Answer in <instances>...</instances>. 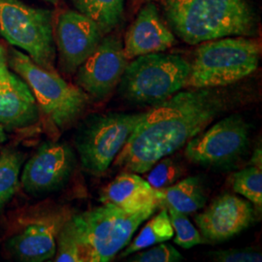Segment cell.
<instances>
[{
    "instance_id": "f1b7e54d",
    "label": "cell",
    "mask_w": 262,
    "mask_h": 262,
    "mask_svg": "<svg viewBox=\"0 0 262 262\" xmlns=\"http://www.w3.org/2000/svg\"><path fill=\"white\" fill-rule=\"evenodd\" d=\"M6 140H7V135L5 133V129L2 126H0V143H3Z\"/></svg>"
},
{
    "instance_id": "9a60e30c",
    "label": "cell",
    "mask_w": 262,
    "mask_h": 262,
    "mask_svg": "<svg viewBox=\"0 0 262 262\" xmlns=\"http://www.w3.org/2000/svg\"><path fill=\"white\" fill-rule=\"evenodd\" d=\"M177 43L176 37L160 17L156 4L141 8L124 36L123 50L127 59L152 53H161Z\"/></svg>"
},
{
    "instance_id": "4fadbf2b",
    "label": "cell",
    "mask_w": 262,
    "mask_h": 262,
    "mask_svg": "<svg viewBox=\"0 0 262 262\" xmlns=\"http://www.w3.org/2000/svg\"><path fill=\"white\" fill-rule=\"evenodd\" d=\"M253 207L241 197L225 193L195 215L203 242L222 243L241 233L252 224Z\"/></svg>"
},
{
    "instance_id": "ba28073f",
    "label": "cell",
    "mask_w": 262,
    "mask_h": 262,
    "mask_svg": "<svg viewBox=\"0 0 262 262\" xmlns=\"http://www.w3.org/2000/svg\"><path fill=\"white\" fill-rule=\"evenodd\" d=\"M144 113H107L88 117L78 127L75 147L82 166L102 174L120 154Z\"/></svg>"
},
{
    "instance_id": "44dd1931",
    "label": "cell",
    "mask_w": 262,
    "mask_h": 262,
    "mask_svg": "<svg viewBox=\"0 0 262 262\" xmlns=\"http://www.w3.org/2000/svg\"><path fill=\"white\" fill-rule=\"evenodd\" d=\"M24 161L25 155L19 150H6L0 155V213L19 188Z\"/></svg>"
},
{
    "instance_id": "3957f363",
    "label": "cell",
    "mask_w": 262,
    "mask_h": 262,
    "mask_svg": "<svg viewBox=\"0 0 262 262\" xmlns=\"http://www.w3.org/2000/svg\"><path fill=\"white\" fill-rule=\"evenodd\" d=\"M156 210L149 208L130 213L112 204H103L71 216L69 222L82 262L112 261Z\"/></svg>"
},
{
    "instance_id": "484cf974",
    "label": "cell",
    "mask_w": 262,
    "mask_h": 262,
    "mask_svg": "<svg viewBox=\"0 0 262 262\" xmlns=\"http://www.w3.org/2000/svg\"><path fill=\"white\" fill-rule=\"evenodd\" d=\"M133 255L127 260L132 262H179L184 256L171 244L159 243L150 249L142 250V252L132 253Z\"/></svg>"
},
{
    "instance_id": "7c38bea8",
    "label": "cell",
    "mask_w": 262,
    "mask_h": 262,
    "mask_svg": "<svg viewBox=\"0 0 262 262\" xmlns=\"http://www.w3.org/2000/svg\"><path fill=\"white\" fill-rule=\"evenodd\" d=\"M104 34L93 19L68 10L56 21V43L59 67L66 74H74L99 45Z\"/></svg>"
},
{
    "instance_id": "ac0fdd59",
    "label": "cell",
    "mask_w": 262,
    "mask_h": 262,
    "mask_svg": "<svg viewBox=\"0 0 262 262\" xmlns=\"http://www.w3.org/2000/svg\"><path fill=\"white\" fill-rule=\"evenodd\" d=\"M160 191L162 194L160 207L170 208L186 215L197 212L206 205V188L199 177L183 179Z\"/></svg>"
},
{
    "instance_id": "e0dca14e",
    "label": "cell",
    "mask_w": 262,
    "mask_h": 262,
    "mask_svg": "<svg viewBox=\"0 0 262 262\" xmlns=\"http://www.w3.org/2000/svg\"><path fill=\"white\" fill-rule=\"evenodd\" d=\"M161 191L133 172H122L103 187L100 194L102 204H112L126 212H139L160 207Z\"/></svg>"
},
{
    "instance_id": "4316f807",
    "label": "cell",
    "mask_w": 262,
    "mask_h": 262,
    "mask_svg": "<svg viewBox=\"0 0 262 262\" xmlns=\"http://www.w3.org/2000/svg\"><path fill=\"white\" fill-rule=\"evenodd\" d=\"M213 260L219 262H261V253L253 248H239L216 251L210 253Z\"/></svg>"
},
{
    "instance_id": "7a4b0ae2",
    "label": "cell",
    "mask_w": 262,
    "mask_h": 262,
    "mask_svg": "<svg viewBox=\"0 0 262 262\" xmlns=\"http://www.w3.org/2000/svg\"><path fill=\"white\" fill-rule=\"evenodd\" d=\"M170 29L189 45L257 33V19L247 0H162Z\"/></svg>"
},
{
    "instance_id": "8992f818",
    "label": "cell",
    "mask_w": 262,
    "mask_h": 262,
    "mask_svg": "<svg viewBox=\"0 0 262 262\" xmlns=\"http://www.w3.org/2000/svg\"><path fill=\"white\" fill-rule=\"evenodd\" d=\"M8 64L28 84L40 111L56 127L66 129L83 115L89 96L81 88L68 84L56 71L38 66L17 50L11 51Z\"/></svg>"
},
{
    "instance_id": "d4e9b609",
    "label": "cell",
    "mask_w": 262,
    "mask_h": 262,
    "mask_svg": "<svg viewBox=\"0 0 262 262\" xmlns=\"http://www.w3.org/2000/svg\"><path fill=\"white\" fill-rule=\"evenodd\" d=\"M55 257L56 262H82L80 249L69 219L57 234Z\"/></svg>"
},
{
    "instance_id": "d6986e66",
    "label": "cell",
    "mask_w": 262,
    "mask_h": 262,
    "mask_svg": "<svg viewBox=\"0 0 262 262\" xmlns=\"http://www.w3.org/2000/svg\"><path fill=\"white\" fill-rule=\"evenodd\" d=\"M78 12L91 18L104 35L117 28L123 16L124 0H71Z\"/></svg>"
},
{
    "instance_id": "2e32d148",
    "label": "cell",
    "mask_w": 262,
    "mask_h": 262,
    "mask_svg": "<svg viewBox=\"0 0 262 262\" xmlns=\"http://www.w3.org/2000/svg\"><path fill=\"white\" fill-rule=\"evenodd\" d=\"M40 109L28 84L9 71L0 79V126L4 129L28 127L39 120Z\"/></svg>"
},
{
    "instance_id": "277c9868",
    "label": "cell",
    "mask_w": 262,
    "mask_h": 262,
    "mask_svg": "<svg viewBox=\"0 0 262 262\" xmlns=\"http://www.w3.org/2000/svg\"><path fill=\"white\" fill-rule=\"evenodd\" d=\"M186 88H223L253 73L259 64L257 40L231 36L198 44Z\"/></svg>"
},
{
    "instance_id": "83f0119b",
    "label": "cell",
    "mask_w": 262,
    "mask_h": 262,
    "mask_svg": "<svg viewBox=\"0 0 262 262\" xmlns=\"http://www.w3.org/2000/svg\"><path fill=\"white\" fill-rule=\"evenodd\" d=\"M8 56L2 46H0V79L9 73Z\"/></svg>"
},
{
    "instance_id": "52a82bcc",
    "label": "cell",
    "mask_w": 262,
    "mask_h": 262,
    "mask_svg": "<svg viewBox=\"0 0 262 262\" xmlns=\"http://www.w3.org/2000/svg\"><path fill=\"white\" fill-rule=\"evenodd\" d=\"M0 34L24 50L39 66L55 71L56 45L53 12L19 0H0Z\"/></svg>"
},
{
    "instance_id": "7402d4cb",
    "label": "cell",
    "mask_w": 262,
    "mask_h": 262,
    "mask_svg": "<svg viewBox=\"0 0 262 262\" xmlns=\"http://www.w3.org/2000/svg\"><path fill=\"white\" fill-rule=\"evenodd\" d=\"M229 183L234 192L247 198L256 208L262 206V163L251 162L247 167L233 173Z\"/></svg>"
},
{
    "instance_id": "ffe728a7",
    "label": "cell",
    "mask_w": 262,
    "mask_h": 262,
    "mask_svg": "<svg viewBox=\"0 0 262 262\" xmlns=\"http://www.w3.org/2000/svg\"><path fill=\"white\" fill-rule=\"evenodd\" d=\"M174 236V230L169 219L168 211L162 208L158 215L151 217L142 228L139 234L128 244L120 253L119 257L123 258L132 253L145 250L157 244L169 241Z\"/></svg>"
},
{
    "instance_id": "8fae6325",
    "label": "cell",
    "mask_w": 262,
    "mask_h": 262,
    "mask_svg": "<svg viewBox=\"0 0 262 262\" xmlns=\"http://www.w3.org/2000/svg\"><path fill=\"white\" fill-rule=\"evenodd\" d=\"M127 64L122 39L106 34L76 71V83L85 94L101 100L119 84Z\"/></svg>"
},
{
    "instance_id": "9c48e42d",
    "label": "cell",
    "mask_w": 262,
    "mask_h": 262,
    "mask_svg": "<svg viewBox=\"0 0 262 262\" xmlns=\"http://www.w3.org/2000/svg\"><path fill=\"white\" fill-rule=\"evenodd\" d=\"M250 143V124L233 114L198 133L186 144L185 157L209 168L228 166L243 156Z\"/></svg>"
},
{
    "instance_id": "5b68a950",
    "label": "cell",
    "mask_w": 262,
    "mask_h": 262,
    "mask_svg": "<svg viewBox=\"0 0 262 262\" xmlns=\"http://www.w3.org/2000/svg\"><path fill=\"white\" fill-rule=\"evenodd\" d=\"M190 62L161 53L137 56L128 62L119 83V94L133 105L155 106L186 88Z\"/></svg>"
},
{
    "instance_id": "6da1fadb",
    "label": "cell",
    "mask_w": 262,
    "mask_h": 262,
    "mask_svg": "<svg viewBox=\"0 0 262 262\" xmlns=\"http://www.w3.org/2000/svg\"><path fill=\"white\" fill-rule=\"evenodd\" d=\"M233 106V98L219 88L179 91L143 114L115 165L145 174Z\"/></svg>"
},
{
    "instance_id": "5bb4252c",
    "label": "cell",
    "mask_w": 262,
    "mask_h": 262,
    "mask_svg": "<svg viewBox=\"0 0 262 262\" xmlns=\"http://www.w3.org/2000/svg\"><path fill=\"white\" fill-rule=\"evenodd\" d=\"M70 217L66 212H55L29 224L6 242L7 251L19 261L42 262L53 258L57 234Z\"/></svg>"
},
{
    "instance_id": "30bf717a",
    "label": "cell",
    "mask_w": 262,
    "mask_h": 262,
    "mask_svg": "<svg viewBox=\"0 0 262 262\" xmlns=\"http://www.w3.org/2000/svg\"><path fill=\"white\" fill-rule=\"evenodd\" d=\"M75 166V154L69 145L46 142L26 162L19 182L29 195H46L64 187Z\"/></svg>"
},
{
    "instance_id": "f546056e",
    "label": "cell",
    "mask_w": 262,
    "mask_h": 262,
    "mask_svg": "<svg viewBox=\"0 0 262 262\" xmlns=\"http://www.w3.org/2000/svg\"><path fill=\"white\" fill-rule=\"evenodd\" d=\"M45 1H47L49 3H52V4H57L60 0H45Z\"/></svg>"
},
{
    "instance_id": "cb8c5ba5",
    "label": "cell",
    "mask_w": 262,
    "mask_h": 262,
    "mask_svg": "<svg viewBox=\"0 0 262 262\" xmlns=\"http://www.w3.org/2000/svg\"><path fill=\"white\" fill-rule=\"evenodd\" d=\"M166 209L174 230V243L184 249H190L197 245L204 244L199 230L192 225L186 214L170 208Z\"/></svg>"
},
{
    "instance_id": "603a6c76",
    "label": "cell",
    "mask_w": 262,
    "mask_h": 262,
    "mask_svg": "<svg viewBox=\"0 0 262 262\" xmlns=\"http://www.w3.org/2000/svg\"><path fill=\"white\" fill-rule=\"evenodd\" d=\"M147 182L156 189H163L177 183L185 173V169L177 160L163 158L148 171Z\"/></svg>"
}]
</instances>
